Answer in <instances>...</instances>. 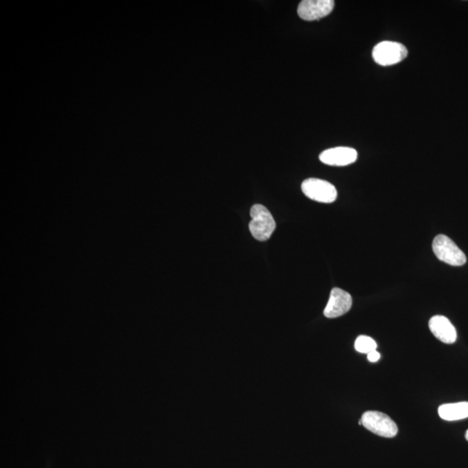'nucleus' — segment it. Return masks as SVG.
Instances as JSON below:
<instances>
[{
	"label": "nucleus",
	"instance_id": "1",
	"mask_svg": "<svg viewBox=\"0 0 468 468\" xmlns=\"http://www.w3.org/2000/svg\"><path fill=\"white\" fill-rule=\"evenodd\" d=\"M252 220L249 223V230L253 238L260 242H266L271 238L276 229V222L266 206L260 204L253 206L250 212Z\"/></svg>",
	"mask_w": 468,
	"mask_h": 468
},
{
	"label": "nucleus",
	"instance_id": "2",
	"mask_svg": "<svg viewBox=\"0 0 468 468\" xmlns=\"http://www.w3.org/2000/svg\"><path fill=\"white\" fill-rule=\"evenodd\" d=\"M435 256L444 263L453 267H461L467 262V257L452 240L443 234L436 236L433 242Z\"/></svg>",
	"mask_w": 468,
	"mask_h": 468
},
{
	"label": "nucleus",
	"instance_id": "3",
	"mask_svg": "<svg viewBox=\"0 0 468 468\" xmlns=\"http://www.w3.org/2000/svg\"><path fill=\"white\" fill-rule=\"evenodd\" d=\"M364 428L376 435L393 438L397 435L398 428L390 416L378 411H367L361 419Z\"/></svg>",
	"mask_w": 468,
	"mask_h": 468
},
{
	"label": "nucleus",
	"instance_id": "4",
	"mask_svg": "<svg viewBox=\"0 0 468 468\" xmlns=\"http://www.w3.org/2000/svg\"><path fill=\"white\" fill-rule=\"evenodd\" d=\"M407 56V48L404 44L392 41H384L377 44L372 53L373 60L381 66L399 64Z\"/></svg>",
	"mask_w": 468,
	"mask_h": 468
},
{
	"label": "nucleus",
	"instance_id": "5",
	"mask_svg": "<svg viewBox=\"0 0 468 468\" xmlns=\"http://www.w3.org/2000/svg\"><path fill=\"white\" fill-rule=\"evenodd\" d=\"M302 191L312 201L321 203H332L336 201L337 191L330 182L320 179L309 178L303 182Z\"/></svg>",
	"mask_w": 468,
	"mask_h": 468
},
{
	"label": "nucleus",
	"instance_id": "6",
	"mask_svg": "<svg viewBox=\"0 0 468 468\" xmlns=\"http://www.w3.org/2000/svg\"><path fill=\"white\" fill-rule=\"evenodd\" d=\"M335 6L333 0H304L298 8V15L306 21H313L332 13Z\"/></svg>",
	"mask_w": 468,
	"mask_h": 468
},
{
	"label": "nucleus",
	"instance_id": "7",
	"mask_svg": "<svg viewBox=\"0 0 468 468\" xmlns=\"http://www.w3.org/2000/svg\"><path fill=\"white\" fill-rule=\"evenodd\" d=\"M352 306V298L347 291L340 288L332 289L328 304L323 314L328 318H336L346 314Z\"/></svg>",
	"mask_w": 468,
	"mask_h": 468
},
{
	"label": "nucleus",
	"instance_id": "8",
	"mask_svg": "<svg viewBox=\"0 0 468 468\" xmlns=\"http://www.w3.org/2000/svg\"><path fill=\"white\" fill-rule=\"evenodd\" d=\"M323 163L330 166L343 167L355 163L357 152L351 147H337L323 151L319 156Z\"/></svg>",
	"mask_w": 468,
	"mask_h": 468
},
{
	"label": "nucleus",
	"instance_id": "9",
	"mask_svg": "<svg viewBox=\"0 0 468 468\" xmlns=\"http://www.w3.org/2000/svg\"><path fill=\"white\" fill-rule=\"evenodd\" d=\"M429 329L437 339L444 343L451 344L456 342L457 332L452 323L444 316H435L429 320Z\"/></svg>",
	"mask_w": 468,
	"mask_h": 468
},
{
	"label": "nucleus",
	"instance_id": "10",
	"mask_svg": "<svg viewBox=\"0 0 468 468\" xmlns=\"http://www.w3.org/2000/svg\"><path fill=\"white\" fill-rule=\"evenodd\" d=\"M440 417L445 421H459L468 417V402H457L440 406L438 409Z\"/></svg>",
	"mask_w": 468,
	"mask_h": 468
},
{
	"label": "nucleus",
	"instance_id": "11",
	"mask_svg": "<svg viewBox=\"0 0 468 468\" xmlns=\"http://www.w3.org/2000/svg\"><path fill=\"white\" fill-rule=\"evenodd\" d=\"M377 344L376 341L367 336H359L355 343V349L359 353L369 354L377 350Z\"/></svg>",
	"mask_w": 468,
	"mask_h": 468
},
{
	"label": "nucleus",
	"instance_id": "12",
	"mask_svg": "<svg viewBox=\"0 0 468 468\" xmlns=\"http://www.w3.org/2000/svg\"><path fill=\"white\" fill-rule=\"evenodd\" d=\"M380 353L377 352V350H374L372 352L368 354V360H369L370 363H377V361L380 359Z\"/></svg>",
	"mask_w": 468,
	"mask_h": 468
},
{
	"label": "nucleus",
	"instance_id": "13",
	"mask_svg": "<svg viewBox=\"0 0 468 468\" xmlns=\"http://www.w3.org/2000/svg\"><path fill=\"white\" fill-rule=\"evenodd\" d=\"M466 439H467V442H468V430H467V433H466Z\"/></svg>",
	"mask_w": 468,
	"mask_h": 468
}]
</instances>
